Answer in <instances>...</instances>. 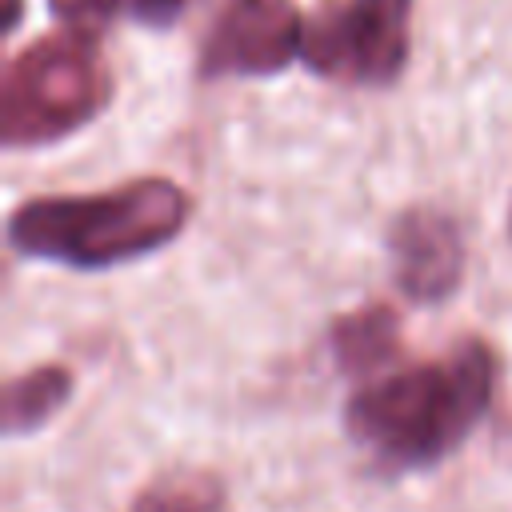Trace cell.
I'll return each mask as SVG.
<instances>
[{
    "label": "cell",
    "mask_w": 512,
    "mask_h": 512,
    "mask_svg": "<svg viewBox=\"0 0 512 512\" xmlns=\"http://www.w3.org/2000/svg\"><path fill=\"white\" fill-rule=\"evenodd\" d=\"M508 236H512V208H508Z\"/></svg>",
    "instance_id": "13"
},
{
    "label": "cell",
    "mask_w": 512,
    "mask_h": 512,
    "mask_svg": "<svg viewBox=\"0 0 512 512\" xmlns=\"http://www.w3.org/2000/svg\"><path fill=\"white\" fill-rule=\"evenodd\" d=\"M388 264L396 288L412 304H444L464 280V232L452 212L436 204H412L388 224Z\"/></svg>",
    "instance_id": "6"
},
{
    "label": "cell",
    "mask_w": 512,
    "mask_h": 512,
    "mask_svg": "<svg viewBox=\"0 0 512 512\" xmlns=\"http://www.w3.org/2000/svg\"><path fill=\"white\" fill-rule=\"evenodd\" d=\"M412 0H324L304 20L300 60L336 84H392L408 64Z\"/></svg>",
    "instance_id": "4"
},
{
    "label": "cell",
    "mask_w": 512,
    "mask_h": 512,
    "mask_svg": "<svg viewBox=\"0 0 512 512\" xmlns=\"http://www.w3.org/2000/svg\"><path fill=\"white\" fill-rule=\"evenodd\" d=\"M112 72L88 32H52L20 48L0 84L4 148H44L104 112Z\"/></svg>",
    "instance_id": "3"
},
{
    "label": "cell",
    "mask_w": 512,
    "mask_h": 512,
    "mask_svg": "<svg viewBox=\"0 0 512 512\" xmlns=\"http://www.w3.org/2000/svg\"><path fill=\"white\" fill-rule=\"evenodd\" d=\"M192 200L168 176H140L92 196H32L8 212V248L80 272L140 260L172 244Z\"/></svg>",
    "instance_id": "2"
},
{
    "label": "cell",
    "mask_w": 512,
    "mask_h": 512,
    "mask_svg": "<svg viewBox=\"0 0 512 512\" xmlns=\"http://www.w3.org/2000/svg\"><path fill=\"white\" fill-rule=\"evenodd\" d=\"M304 20L292 0H228L200 44V76H272L300 56Z\"/></svg>",
    "instance_id": "5"
},
{
    "label": "cell",
    "mask_w": 512,
    "mask_h": 512,
    "mask_svg": "<svg viewBox=\"0 0 512 512\" xmlns=\"http://www.w3.org/2000/svg\"><path fill=\"white\" fill-rule=\"evenodd\" d=\"M328 352L336 368L352 380H368L384 368H392L404 352L400 340V312L384 300L360 304L352 312H340L328 328Z\"/></svg>",
    "instance_id": "7"
},
{
    "label": "cell",
    "mask_w": 512,
    "mask_h": 512,
    "mask_svg": "<svg viewBox=\"0 0 512 512\" xmlns=\"http://www.w3.org/2000/svg\"><path fill=\"white\" fill-rule=\"evenodd\" d=\"M496 376L500 360L480 336L456 340L436 360H396L352 388L344 432L384 472L436 468L488 416Z\"/></svg>",
    "instance_id": "1"
},
{
    "label": "cell",
    "mask_w": 512,
    "mask_h": 512,
    "mask_svg": "<svg viewBox=\"0 0 512 512\" xmlns=\"http://www.w3.org/2000/svg\"><path fill=\"white\" fill-rule=\"evenodd\" d=\"M72 396V372L64 364H36L8 376L4 384V436H24L44 428Z\"/></svg>",
    "instance_id": "8"
},
{
    "label": "cell",
    "mask_w": 512,
    "mask_h": 512,
    "mask_svg": "<svg viewBox=\"0 0 512 512\" xmlns=\"http://www.w3.org/2000/svg\"><path fill=\"white\" fill-rule=\"evenodd\" d=\"M124 4H128L132 20H140V24H156V28H168V24H176V20H180V12H184V4H188V0H124Z\"/></svg>",
    "instance_id": "11"
},
{
    "label": "cell",
    "mask_w": 512,
    "mask_h": 512,
    "mask_svg": "<svg viewBox=\"0 0 512 512\" xmlns=\"http://www.w3.org/2000/svg\"><path fill=\"white\" fill-rule=\"evenodd\" d=\"M20 24V0H4V28L12 32Z\"/></svg>",
    "instance_id": "12"
},
{
    "label": "cell",
    "mask_w": 512,
    "mask_h": 512,
    "mask_svg": "<svg viewBox=\"0 0 512 512\" xmlns=\"http://www.w3.org/2000/svg\"><path fill=\"white\" fill-rule=\"evenodd\" d=\"M120 4H124V0H48L52 16H56L64 28L88 32V36L104 32V28L112 24V16L120 12Z\"/></svg>",
    "instance_id": "10"
},
{
    "label": "cell",
    "mask_w": 512,
    "mask_h": 512,
    "mask_svg": "<svg viewBox=\"0 0 512 512\" xmlns=\"http://www.w3.org/2000/svg\"><path fill=\"white\" fill-rule=\"evenodd\" d=\"M224 480L204 468H184V472H164L148 480L124 512H224Z\"/></svg>",
    "instance_id": "9"
}]
</instances>
